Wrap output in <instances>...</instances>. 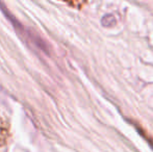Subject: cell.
<instances>
[{"label": "cell", "mask_w": 153, "mask_h": 152, "mask_svg": "<svg viewBox=\"0 0 153 152\" xmlns=\"http://www.w3.org/2000/svg\"><path fill=\"white\" fill-rule=\"evenodd\" d=\"M115 18H114L111 15H107V16H104V18L102 19V24L104 26H111V25L115 24Z\"/></svg>", "instance_id": "cell-1"}]
</instances>
